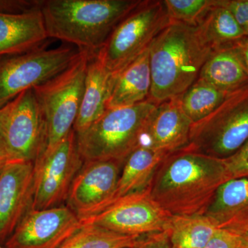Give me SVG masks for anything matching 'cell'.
Wrapping results in <instances>:
<instances>
[{
    "instance_id": "6da1fadb",
    "label": "cell",
    "mask_w": 248,
    "mask_h": 248,
    "mask_svg": "<svg viewBox=\"0 0 248 248\" xmlns=\"http://www.w3.org/2000/svg\"><path fill=\"white\" fill-rule=\"evenodd\" d=\"M228 181L223 159L186 146L165 156L148 189L172 216H200L206 214L217 190Z\"/></svg>"
},
{
    "instance_id": "7a4b0ae2",
    "label": "cell",
    "mask_w": 248,
    "mask_h": 248,
    "mask_svg": "<svg viewBox=\"0 0 248 248\" xmlns=\"http://www.w3.org/2000/svg\"><path fill=\"white\" fill-rule=\"evenodd\" d=\"M148 50L152 79L149 99L156 104L180 97L199 79L213 53L197 27L172 21L156 36Z\"/></svg>"
},
{
    "instance_id": "3957f363",
    "label": "cell",
    "mask_w": 248,
    "mask_h": 248,
    "mask_svg": "<svg viewBox=\"0 0 248 248\" xmlns=\"http://www.w3.org/2000/svg\"><path fill=\"white\" fill-rule=\"evenodd\" d=\"M140 0H42L48 38L76 46L94 55Z\"/></svg>"
},
{
    "instance_id": "277c9868",
    "label": "cell",
    "mask_w": 248,
    "mask_h": 248,
    "mask_svg": "<svg viewBox=\"0 0 248 248\" xmlns=\"http://www.w3.org/2000/svg\"><path fill=\"white\" fill-rule=\"evenodd\" d=\"M157 104L148 99L132 107L107 109L89 128L76 133L84 162L112 160L124 164L140 146L147 122Z\"/></svg>"
},
{
    "instance_id": "5b68a950",
    "label": "cell",
    "mask_w": 248,
    "mask_h": 248,
    "mask_svg": "<svg viewBox=\"0 0 248 248\" xmlns=\"http://www.w3.org/2000/svg\"><path fill=\"white\" fill-rule=\"evenodd\" d=\"M90 57L89 53L81 51L65 71L33 89L45 125V147L40 156L55 149L73 130L84 93Z\"/></svg>"
},
{
    "instance_id": "8992f818",
    "label": "cell",
    "mask_w": 248,
    "mask_h": 248,
    "mask_svg": "<svg viewBox=\"0 0 248 248\" xmlns=\"http://www.w3.org/2000/svg\"><path fill=\"white\" fill-rule=\"evenodd\" d=\"M170 22L164 1H141L117 24L96 57L115 74L149 48Z\"/></svg>"
},
{
    "instance_id": "52a82bcc",
    "label": "cell",
    "mask_w": 248,
    "mask_h": 248,
    "mask_svg": "<svg viewBox=\"0 0 248 248\" xmlns=\"http://www.w3.org/2000/svg\"><path fill=\"white\" fill-rule=\"evenodd\" d=\"M248 140V86L228 94L216 110L191 130L189 148L225 159Z\"/></svg>"
},
{
    "instance_id": "ba28073f",
    "label": "cell",
    "mask_w": 248,
    "mask_h": 248,
    "mask_svg": "<svg viewBox=\"0 0 248 248\" xmlns=\"http://www.w3.org/2000/svg\"><path fill=\"white\" fill-rule=\"evenodd\" d=\"M45 46L0 57V108L24 91L58 76L81 53L74 47L47 49Z\"/></svg>"
},
{
    "instance_id": "9c48e42d",
    "label": "cell",
    "mask_w": 248,
    "mask_h": 248,
    "mask_svg": "<svg viewBox=\"0 0 248 248\" xmlns=\"http://www.w3.org/2000/svg\"><path fill=\"white\" fill-rule=\"evenodd\" d=\"M45 141V121L33 89L0 108V142L10 161L35 164L43 153Z\"/></svg>"
},
{
    "instance_id": "30bf717a",
    "label": "cell",
    "mask_w": 248,
    "mask_h": 248,
    "mask_svg": "<svg viewBox=\"0 0 248 248\" xmlns=\"http://www.w3.org/2000/svg\"><path fill=\"white\" fill-rule=\"evenodd\" d=\"M172 217L152 198L148 187L79 219L81 226L95 225L121 234L148 236L166 232Z\"/></svg>"
},
{
    "instance_id": "8fae6325",
    "label": "cell",
    "mask_w": 248,
    "mask_h": 248,
    "mask_svg": "<svg viewBox=\"0 0 248 248\" xmlns=\"http://www.w3.org/2000/svg\"><path fill=\"white\" fill-rule=\"evenodd\" d=\"M84 163L73 130L55 149L35 161L31 208H54L67 200L72 183Z\"/></svg>"
},
{
    "instance_id": "7c38bea8",
    "label": "cell",
    "mask_w": 248,
    "mask_h": 248,
    "mask_svg": "<svg viewBox=\"0 0 248 248\" xmlns=\"http://www.w3.org/2000/svg\"><path fill=\"white\" fill-rule=\"evenodd\" d=\"M81 227L68 207L31 208L8 238L6 248H59Z\"/></svg>"
},
{
    "instance_id": "4fadbf2b",
    "label": "cell",
    "mask_w": 248,
    "mask_h": 248,
    "mask_svg": "<svg viewBox=\"0 0 248 248\" xmlns=\"http://www.w3.org/2000/svg\"><path fill=\"white\" fill-rule=\"evenodd\" d=\"M123 163L93 161L84 163L68 192L70 208L79 218L98 211L115 190Z\"/></svg>"
},
{
    "instance_id": "5bb4252c",
    "label": "cell",
    "mask_w": 248,
    "mask_h": 248,
    "mask_svg": "<svg viewBox=\"0 0 248 248\" xmlns=\"http://www.w3.org/2000/svg\"><path fill=\"white\" fill-rule=\"evenodd\" d=\"M35 164L9 161L0 174V240L9 238L31 208Z\"/></svg>"
},
{
    "instance_id": "9a60e30c",
    "label": "cell",
    "mask_w": 248,
    "mask_h": 248,
    "mask_svg": "<svg viewBox=\"0 0 248 248\" xmlns=\"http://www.w3.org/2000/svg\"><path fill=\"white\" fill-rule=\"evenodd\" d=\"M192 125L179 97L165 101L158 104L150 116L140 145L167 152L182 149L190 143Z\"/></svg>"
},
{
    "instance_id": "2e32d148",
    "label": "cell",
    "mask_w": 248,
    "mask_h": 248,
    "mask_svg": "<svg viewBox=\"0 0 248 248\" xmlns=\"http://www.w3.org/2000/svg\"><path fill=\"white\" fill-rule=\"evenodd\" d=\"M48 39L40 9L22 14L0 12V57L45 46Z\"/></svg>"
},
{
    "instance_id": "e0dca14e",
    "label": "cell",
    "mask_w": 248,
    "mask_h": 248,
    "mask_svg": "<svg viewBox=\"0 0 248 248\" xmlns=\"http://www.w3.org/2000/svg\"><path fill=\"white\" fill-rule=\"evenodd\" d=\"M205 215L219 229L248 234V177L228 181L220 186Z\"/></svg>"
},
{
    "instance_id": "ac0fdd59",
    "label": "cell",
    "mask_w": 248,
    "mask_h": 248,
    "mask_svg": "<svg viewBox=\"0 0 248 248\" xmlns=\"http://www.w3.org/2000/svg\"><path fill=\"white\" fill-rule=\"evenodd\" d=\"M148 48L112 75L107 109L132 107L150 99L152 79Z\"/></svg>"
},
{
    "instance_id": "d6986e66",
    "label": "cell",
    "mask_w": 248,
    "mask_h": 248,
    "mask_svg": "<svg viewBox=\"0 0 248 248\" xmlns=\"http://www.w3.org/2000/svg\"><path fill=\"white\" fill-rule=\"evenodd\" d=\"M170 153L141 145L134 150L124 161L113 193L95 213L126 196L146 190L155 170Z\"/></svg>"
},
{
    "instance_id": "ffe728a7",
    "label": "cell",
    "mask_w": 248,
    "mask_h": 248,
    "mask_svg": "<svg viewBox=\"0 0 248 248\" xmlns=\"http://www.w3.org/2000/svg\"><path fill=\"white\" fill-rule=\"evenodd\" d=\"M239 44L213 51L202 67L199 78L227 94L248 86V73Z\"/></svg>"
},
{
    "instance_id": "44dd1931",
    "label": "cell",
    "mask_w": 248,
    "mask_h": 248,
    "mask_svg": "<svg viewBox=\"0 0 248 248\" xmlns=\"http://www.w3.org/2000/svg\"><path fill=\"white\" fill-rule=\"evenodd\" d=\"M112 74L95 55H91L86 71L84 93L74 128L76 134L89 128L107 110Z\"/></svg>"
},
{
    "instance_id": "7402d4cb",
    "label": "cell",
    "mask_w": 248,
    "mask_h": 248,
    "mask_svg": "<svg viewBox=\"0 0 248 248\" xmlns=\"http://www.w3.org/2000/svg\"><path fill=\"white\" fill-rule=\"evenodd\" d=\"M201 37L213 51L238 45L247 36L229 10L215 0V5L197 26Z\"/></svg>"
},
{
    "instance_id": "603a6c76",
    "label": "cell",
    "mask_w": 248,
    "mask_h": 248,
    "mask_svg": "<svg viewBox=\"0 0 248 248\" xmlns=\"http://www.w3.org/2000/svg\"><path fill=\"white\" fill-rule=\"evenodd\" d=\"M218 230L206 215L172 216L166 232L171 248H202Z\"/></svg>"
},
{
    "instance_id": "cb8c5ba5",
    "label": "cell",
    "mask_w": 248,
    "mask_h": 248,
    "mask_svg": "<svg viewBox=\"0 0 248 248\" xmlns=\"http://www.w3.org/2000/svg\"><path fill=\"white\" fill-rule=\"evenodd\" d=\"M146 236L121 234L95 225H85L59 248H138Z\"/></svg>"
},
{
    "instance_id": "d4e9b609",
    "label": "cell",
    "mask_w": 248,
    "mask_h": 248,
    "mask_svg": "<svg viewBox=\"0 0 248 248\" xmlns=\"http://www.w3.org/2000/svg\"><path fill=\"white\" fill-rule=\"evenodd\" d=\"M228 94L199 78L179 97V100L182 110L194 124L216 110Z\"/></svg>"
},
{
    "instance_id": "484cf974",
    "label": "cell",
    "mask_w": 248,
    "mask_h": 248,
    "mask_svg": "<svg viewBox=\"0 0 248 248\" xmlns=\"http://www.w3.org/2000/svg\"><path fill=\"white\" fill-rule=\"evenodd\" d=\"M170 20L197 27L215 5V0H164Z\"/></svg>"
},
{
    "instance_id": "4316f807",
    "label": "cell",
    "mask_w": 248,
    "mask_h": 248,
    "mask_svg": "<svg viewBox=\"0 0 248 248\" xmlns=\"http://www.w3.org/2000/svg\"><path fill=\"white\" fill-rule=\"evenodd\" d=\"M223 161L229 180L248 177V140L239 151Z\"/></svg>"
},
{
    "instance_id": "83f0119b",
    "label": "cell",
    "mask_w": 248,
    "mask_h": 248,
    "mask_svg": "<svg viewBox=\"0 0 248 248\" xmlns=\"http://www.w3.org/2000/svg\"><path fill=\"white\" fill-rule=\"evenodd\" d=\"M220 4L231 11L236 22L248 37V0H218Z\"/></svg>"
},
{
    "instance_id": "f1b7e54d",
    "label": "cell",
    "mask_w": 248,
    "mask_h": 248,
    "mask_svg": "<svg viewBox=\"0 0 248 248\" xmlns=\"http://www.w3.org/2000/svg\"><path fill=\"white\" fill-rule=\"evenodd\" d=\"M202 248H241V238L226 230L219 229Z\"/></svg>"
},
{
    "instance_id": "f546056e",
    "label": "cell",
    "mask_w": 248,
    "mask_h": 248,
    "mask_svg": "<svg viewBox=\"0 0 248 248\" xmlns=\"http://www.w3.org/2000/svg\"><path fill=\"white\" fill-rule=\"evenodd\" d=\"M42 0H0V12L7 14H22L40 9Z\"/></svg>"
},
{
    "instance_id": "4dcf8cb0",
    "label": "cell",
    "mask_w": 248,
    "mask_h": 248,
    "mask_svg": "<svg viewBox=\"0 0 248 248\" xmlns=\"http://www.w3.org/2000/svg\"><path fill=\"white\" fill-rule=\"evenodd\" d=\"M138 248H171L166 232L148 235Z\"/></svg>"
},
{
    "instance_id": "1f68e13d",
    "label": "cell",
    "mask_w": 248,
    "mask_h": 248,
    "mask_svg": "<svg viewBox=\"0 0 248 248\" xmlns=\"http://www.w3.org/2000/svg\"><path fill=\"white\" fill-rule=\"evenodd\" d=\"M239 47L248 73V37H246L240 42Z\"/></svg>"
},
{
    "instance_id": "d6a6232c",
    "label": "cell",
    "mask_w": 248,
    "mask_h": 248,
    "mask_svg": "<svg viewBox=\"0 0 248 248\" xmlns=\"http://www.w3.org/2000/svg\"><path fill=\"white\" fill-rule=\"evenodd\" d=\"M9 161V156H8L4 147H3L2 144L0 142V174L4 170L5 167H6Z\"/></svg>"
},
{
    "instance_id": "836d02e7",
    "label": "cell",
    "mask_w": 248,
    "mask_h": 248,
    "mask_svg": "<svg viewBox=\"0 0 248 248\" xmlns=\"http://www.w3.org/2000/svg\"><path fill=\"white\" fill-rule=\"evenodd\" d=\"M241 248H248V234L241 235Z\"/></svg>"
},
{
    "instance_id": "e575fe53",
    "label": "cell",
    "mask_w": 248,
    "mask_h": 248,
    "mask_svg": "<svg viewBox=\"0 0 248 248\" xmlns=\"http://www.w3.org/2000/svg\"><path fill=\"white\" fill-rule=\"evenodd\" d=\"M0 248H3L2 246H1V245H0Z\"/></svg>"
}]
</instances>
